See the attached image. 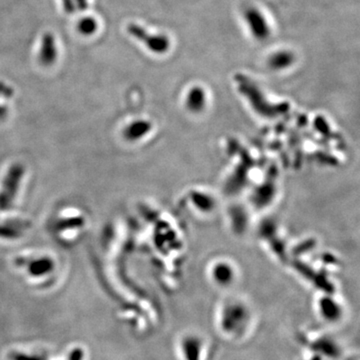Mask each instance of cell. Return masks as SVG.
Masks as SVG:
<instances>
[{"instance_id": "cell-1", "label": "cell", "mask_w": 360, "mask_h": 360, "mask_svg": "<svg viewBox=\"0 0 360 360\" xmlns=\"http://www.w3.org/2000/svg\"><path fill=\"white\" fill-rule=\"evenodd\" d=\"M249 324V316L244 307L239 305H231L223 309L220 320L219 329L221 332L229 338H239L246 331Z\"/></svg>"}, {"instance_id": "cell-2", "label": "cell", "mask_w": 360, "mask_h": 360, "mask_svg": "<svg viewBox=\"0 0 360 360\" xmlns=\"http://www.w3.org/2000/svg\"><path fill=\"white\" fill-rule=\"evenodd\" d=\"M128 31L133 37L143 42L150 51L154 53H165L169 49V39L164 35H150L146 30L136 24L129 25Z\"/></svg>"}, {"instance_id": "cell-3", "label": "cell", "mask_w": 360, "mask_h": 360, "mask_svg": "<svg viewBox=\"0 0 360 360\" xmlns=\"http://www.w3.org/2000/svg\"><path fill=\"white\" fill-rule=\"evenodd\" d=\"M245 20L255 38L262 40L269 35V26L266 19L257 9H248L245 12Z\"/></svg>"}, {"instance_id": "cell-4", "label": "cell", "mask_w": 360, "mask_h": 360, "mask_svg": "<svg viewBox=\"0 0 360 360\" xmlns=\"http://www.w3.org/2000/svg\"><path fill=\"white\" fill-rule=\"evenodd\" d=\"M203 340L197 335H185L180 340V353L183 360H200Z\"/></svg>"}, {"instance_id": "cell-5", "label": "cell", "mask_w": 360, "mask_h": 360, "mask_svg": "<svg viewBox=\"0 0 360 360\" xmlns=\"http://www.w3.org/2000/svg\"><path fill=\"white\" fill-rule=\"evenodd\" d=\"M294 61V56L289 51H278L271 55L268 60V64L273 69L279 70L289 67Z\"/></svg>"}, {"instance_id": "cell-6", "label": "cell", "mask_w": 360, "mask_h": 360, "mask_svg": "<svg viewBox=\"0 0 360 360\" xmlns=\"http://www.w3.org/2000/svg\"><path fill=\"white\" fill-rule=\"evenodd\" d=\"M41 53H40V60L43 64H51L57 54L56 46L54 39L51 35L47 34L43 37L42 46H41Z\"/></svg>"}, {"instance_id": "cell-7", "label": "cell", "mask_w": 360, "mask_h": 360, "mask_svg": "<svg viewBox=\"0 0 360 360\" xmlns=\"http://www.w3.org/2000/svg\"><path fill=\"white\" fill-rule=\"evenodd\" d=\"M187 106L192 111H199L205 105V93L201 87H193L187 94Z\"/></svg>"}, {"instance_id": "cell-8", "label": "cell", "mask_w": 360, "mask_h": 360, "mask_svg": "<svg viewBox=\"0 0 360 360\" xmlns=\"http://www.w3.org/2000/svg\"><path fill=\"white\" fill-rule=\"evenodd\" d=\"M213 276H214L215 281H217L219 284L226 285V284L231 282V279L233 277V273L230 271V269H229L228 266L224 265V266L215 267L214 272H213Z\"/></svg>"}, {"instance_id": "cell-9", "label": "cell", "mask_w": 360, "mask_h": 360, "mask_svg": "<svg viewBox=\"0 0 360 360\" xmlns=\"http://www.w3.org/2000/svg\"><path fill=\"white\" fill-rule=\"evenodd\" d=\"M96 28H97V23L95 22V20L93 18H90V17L82 19L78 24L79 31L85 35H90V34L94 33Z\"/></svg>"}]
</instances>
